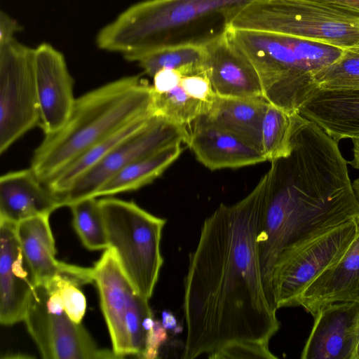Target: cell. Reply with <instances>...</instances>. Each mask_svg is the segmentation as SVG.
Returning a JSON list of instances; mask_svg holds the SVG:
<instances>
[{"mask_svg": "<svg viewBox=\"0 0 359 359\" xmlns=\"http://www.w3.org/2000/svg\"><path fill=\"white\" fill-rule=\"evenodd\" d=\"M161 324L165 329L169 330H172L177 327L175 318L172 313L168 311L163 312Z\"/></svg>", "mask_w": 359, "mask_h": 359, "instance_id": "cell-37", "label": "cell"}, {"mask_svg": "<svg viewBox=\"0 0 359 359\" xmlns=\"http://www.w3.org/2000/svg\"><path fill=\"white\" fill-rule=\"evenodd\" d=\"M332 5L359 14V0H309Z\"/></svg>", "mask_w": 359, "mask_h": 359, "instance_id": "cell-36", "label": "cell"}, {"mask_svg": "<svg viewBox=\"0 0 359 359\" xmlns=\"http://www.w3.org/2000/svg\"><path fill=\"white\" fill-rule=\"evenodd\" d=\"M302 359H354L359 339V302H337L314 316Z\"/></svg>", "mask_w": 359, "mask_h": 359, "instance_id": "cell-16", "label": "cell"}, {"mask_svg": "<svg viewBox=\"0 0 359 359\" xmlns=\"http://www.w3.org/2000/svg\"><path fill=\"white\" fill-rule=\"evenodd\" d=\"M209 358H277L269 349V343L258 341H235L209 354Z\"/></svg>", "mask_w": 359, "mask_h": 359, "instance_id": "cell-31", "label": "cell"}, {"mask_svg": "<svg viewBox=\"0 0 359 359\" xmlns=\"http://www.w3.org/2000/svg\"><path fill=\"white\" fill-rule=\"evenodd\" d=\"M182 151V143H177L135 161L111 177L96 197L112 196L142 188L160 177Z\"/></svg>", "mask_w": 359, "mask_h": 359, "instance_id": "cell-23", "label": "cell"}, {"mask_svg": "<svg viewBox=\"0 0 359 359\" xmlns=\"http://www.w3.org/2000/svg\"><path fill=\"white\" fill-rule=\"evenodd\" d=\"M292 114L269 103L261 129L262 151L266 161L288 155L291 150Z\"/></svg>", "mask_w": 359, "mask_h": 359, "instance_id": "cell-27", "label": "cell"}, {"mask_svg": "<svg viewBox=\"0 0 359 359\" xmlns=\"http://www.w3.org/2000/svg\"><path fill=\"white\" fill-rule=\"evenodd\" d=\"M210 106L189 96L180 84L167 92H152L154 114L183 126L208 114Z\"/></svg>", "mask_w": 359, "mask_h": 359, "instance_id": "cell-26", "label": "cell"}, {"mask_svg": "<svg viewBox=\"0 0 359 359\" xmlns=\"http://www.w3.org/2000/svg\"><path fill=\"white\" fill-rule=\"evenodd\" d=\"M354 359H359V339H358V341L357 344L355 355H354Z\"/></svg>", "mask_w": 359, "mask_h": 359, "instance_id": "cell-40", "label": "cell"}, {"mask_svg": "<svg viewBox=\"0 0 359 359\" xmlns=\"http://www.w3.org/2000/svg\"><path fill=\"white\" fill-rule=\"evenodd\" d=\"M93 276L113 351L119 358H143L154 323L149 299L135 288L111 248L104 250L93 267Z\"/></svg>", "mask_w": 359, "mask_h": 359, "instance_id": "cell-8", "label": "cell"}, {"mask_svg": "<svg viewBox=\"0 0 359 359\" xmlns=\"http://www.w3.org/2000/svg\"><path fill=\"white\" fill-rule=\"evenodd\" d=\"M227 27L273 32L359 49V14L309 0H252Z\"/></svg>", "mask_w": 359, "mask_h": 359, "instance_id": "cell-6", "label": "cell"}, {"mask_svg": "<svg viewBox=\"0 0 359 359\" xmlns=\"http://www.w3.org/2000/svg\"><path fill=\"white\" fill-rule=\"evenodd\" d=\"M359 230V217L284 250L273 269L269 301L276 309L298 306L306 287L339 260Z\"/></svg>", "mask_w": 359, "mask_h": 359, "instance_id": "cell-9", "label": "cell"}, {"mask_svg": "<svg viewBox=\"0 0 359 359\" xmlns=\"http://www.w3.org/2000/svg\"><path fill=\"white\" fill-rule=\"evenodd\" d=\"M35 48L15 39L0 46V154L40 125Z\"/></svg>", "mask_w": 359, "mask_h": 359, "instance_id": "cell-10", "label": "cell"}, {"mask_svg": "<svg viewBox=\"0 0 359 359\" xmlns=\"http://www.w3.org/2000/svg\"><path fill=\"white\" fill-rule=\"evenodd\" d=\"M99 203L109 248L137 291L149 299L163 262L160 245L166 220L133 201L107 196Z\"/></svg>", "mask_w": 359, "mask_h": 359, "instance_id": "cell-7", "label": "cell"}, {"mask_svg": "<svg viewBox=\"0 0 359 359\" xmlns=\"http://www.w3.org/2000/svg\"><path fill=\"white\" fill-rule=\"evenodd\" d=\"M50 215H39L16 224V233L32 269L37 285H45L57 276L78 286L94 283L93 268L60 262L55 258V240L51 231Z\"/></svg>", "mask_w": 359, "mask_h": 359, "instance_id": "cell-17", "label": "cell"}, {"mask_svg": "<svg viewBox=\"0 0 359 359\" xmlns=\"http://www.w3.org/2000/svg\"><path fill=\"white\" fill-rule=\"evenodd\" d=\"M204 44L206 74L217 95L264 97L261 81L255 68L230 39L226 29Z\"/></svg>", "mask_w": 359, "mask_h": 359, "instance_id": "cell-15", "label": "cell"}, {"mask_svg": "<svg viewBox=\"0 0 359 359\" xmlns=\"http://www.w3.org/2000/svg\"><path fill=\"white\" fill-rule=\"evenodd\" d=\"M299 114L337 142L343 139H359V90L318 89Z\"/></svg>", "mask_w": 359, "mask_h": 359, "instance_id": "cell-21", "label": "cell"}, {"mask_svg": "<svg viewBox=\"0 0 359 359\" xmlns=\"http://www.w3.org/2000/svg\"><path fill=\"white\" fill-rule=\"evenodd\" d=\"M126 60L136 62L151 77L163 69L177 70L182 77L207 75L205 48L201 42L162 46L130 57Z\"/></svg>", "mask_w": 359, "mask_h": 359, "instance_id": "cell-24", "label": "cell"}, {"mask_svg": "<svg viewBox=\"0 0 359 359\" xmlns=\"http://www.w3.org/2000/svg\"><path fill=\"white\" fill-rule=\"evenodd\" d=\"M226 31L255 68L264 98L290 114H299L318 89L316 74L343 53L328 44L284 34L229 27Z\"/></svg>", "mask_w": 359, "mask_h": 359, "instance_id": "cell-4", "label": "cell"}, {"mask_svg": "<svg viewBox=\"0 0 359 359\" xmlns=\"http://www.w3.org/2000/svg\"><path fill=\"white\" fill-rule=\"evenodd\" d=\"M21 29L22 27L16 20L1 11L0 13V46L5 45L15 39V34Z\"/></svg>", "mask_w": 359, "mask_h": 359, "instance_id": "cell-35", "label": "cell"}, {"mask_svg": "<svg viewBox=\"0 0 359 359\" xmlns=\"http://www.w3.org/2000/svg\"><path fill=\"white\" fill-rule=\"evenodd\" d=\"M352 302H359V230L341 257L303 292L298 306L314 317L327 304Z\"/></svg>", "mask_w": 359, "mask_h": 359, "instance_id": "cell-20", "label": "cell"}, {"mask_svg": "<svg viewBox=\"0 0 359 359\" xmlns=\"http://www.w3.org/2000/svg\"><path fill=\"white\" fill-rule=\"evenodd\" d=\"M73 225L81 242L90 250L109 248L106 229L99 200L86 198L72 203Z\"/></svg>", "mask_w": 359, "mask_h": 359, "instance_id": "cell-28", "label": "cell"}, {"mask_svg": "<svg viewBox=\"0 0 359 359\" xmlns=\"http://www.w3.org/2000/svg\"><path fill=\"white\" fill-rule=\"evenodd\" d=\"M45 359L119 358L113 350L100 348L81 323L66 313L57 290L37 285L24 320Z\"/></svg>", "mask_w": 359, "mask_h": 359, "instance_id": "cell-11", "label": "cell"}, {"mask_svg": "<svg viewBox=\"0 0 359 359\" xmlns=\"http://www.w3.org/2000/svg\"><path fill=\"white\" fill-rule=\"evenodd\" d=\"M187 136V126L154 115L145 126L118 143L61 195L64 206L69 207L83 198H97L102 187L121 169L165 147L184 142Z\"/></svg>", "mask_w": 359, "mask_h": 359, "instance_id": "cell-12", "label": "cell"}, {"mask_svg": "<svg viewBox=\"0 0 359 359\" xmlns=\"http://www.w3.org/2000/svg\"><path fill=\"white\" fill-rule=\"evenodd\" d=\"M154 116L152 114L136 119L91 146L46 184L61 196L80 176L99 163L118 143L145 126Z\"/></svg>", "mask_w": 359, "mask_h": 359, "instance_id": "cell-25", "label": "cell"}, {"mask_svg": "<svg viewBox=\"0 0 359 359\" xmlns=\"http://www.w3.org/2000/svg\"><path fill=\"white\" fill-rule=\"evenodd\" d=\"M16 224L0 220V322L4 325L24 320L37 285L19 242Z\"/></svg>", "mask_w": 359, "mask_h": 359, "instance_id": "cell-14", "label": "cell"}, {"mask_svg": "<svg viewBox=\"0 0 359 359\" xmlns=\"http://www.w3.org/2000/svg\"><path fill=\"white\" fill-rule=\"evenodd\" d=\"M43 285L59 292L67 316L73 321L81 323L86 312V301L79 286L60 276H55Z\"/></svg>", "mask_w": 359, "mask_h": 359, "instance_id": "cell-30", "label": "cell"}, {"mask_svg": "<svg viewBox=\"0 0 359 359\" xmlns=\"http://www.w3.org/2000/svg\"><path fill=\"white\" fill-rule=\"evenodd\" d=\"M34 48L39 126L48 135L60 130L72 111L76 100L74 79L60 51L48 43Z\"/></svg>", "mask_w": 359, "mask_h": 359, "instance_id": "cell-13", "label": "cell"}, {"mask_svg": "<svg viewBox=\"0 0 359 359\" xmlns=\"http://www.w3.org/2000/svg\"><path fill=\"white\" fill-rule=\"evenodd\" d=\"M180 86L189 96L209 104H212L216 97L207 75L183 76Z\"/></svg>", "mask_w": 359, "mask_h": 359, "instance_id": "cell-32", "label": "cell"}, {"mask_svg": "<svg viewBox=\"0 0 359 359\" xmlns=\"http://www.w3.org/2000/svg\"><path fill=\"white\" fill-rule=\"evenodd\" d=\"M152 92V86L133 75L76 98L65 124L55 133L44 135L34 151L30 167L46 183L91 146L133 121L154 114Z\"/></svg>", "mask_w": 359, "mask_h": 359, "instance_id": "cell-3", "label": "cell"}, {"mask_svg": "<svg viewBox=\"0 0 359 359\" xmlns=\"http://www.w3.org/2000/svg\"><path fill=\"white\" fill-rule=\"evenodd\" d=\"M318 89L359 90V49L344 50L341 56L316 75Z\"/></svg>", "mask_w": 359, "mask_h": 359, "instance_id": "cell-29", "label": "cell"}, {"mask_svg": "<svg viewBox=\"0 0 359 359\" xmlns=\"http://www.w3.org/2000/svg\"><path fill=\"white\" fill-rule=\"evenodd\" d=\"M152 78L153 90L156 93H164L178 86L182 76L177 70L163 69L157 72Z\"/></svg>", "mask_w": 359, "mask_h": 359, "instance_id": "cell-34", "label": "cell"}, {"mask_svg": "<svg viewBox=\"0 0 359 359\" xmlns=\"http://www.w3.org/2000/svg\"><path fill=\"white\" fill-rule=\"evenodd\" d=\"M268 104L264 97H224L216 95L205 116L215 126L262 151V123Z\"/></svg>", "mask_w": 359, "mask_h": 359, "instance_id": "cell-22", "label": "cell"}, {"mask_svg": "<svg viewBox=\"0 0 359 359\" xmlns=\"http://www.w3.org/2000/svg\"><path fill=\"white\" fill-rule=\"evenodd\" d=\"M353 147V158L348 163L355 169L359 170V139L352 140Z\"/></svg>", "mask_w": 359, "mask_h": 359, "instance_id": "cell-38", "label": "cell"}, {"mask_svg": "<svg viewBox=\"0 0 359 359\" xmlns=\"http://www.w3.org/2000/svg\"><path fill=\"white\" fill-rule=\"evenodd\" d=\"M352 184H353V190H354V192H355V194L356 196L357 201H358V205H359V176H358V178H356L353 181Z\"/></svg>", "mask_w": 359, "mask_h": 359, "instance_id": "cell-39", "label": "cell"}, {"mask_svg": "<svg viewBox=\"0 0 359 359\" xmlns=\"http://www.w3.org/2000/svg\"><path fill=\"white\" fill-rule=\"evenodd\" d=\"M268 182L266 172L245 198L220 204L203 224L185 278L183 358L235 341L269 343L280 327L264 286L257 243Z\"/></svg>", "mask_w": 359, "mask_h": 359, "instance_id": "cell-1", "label": "cell"}, {"mask_svg": "<svg viewBox=\"0 0 359 359\" xmlns=\"http://www.w3.org/2000/svg\"><path fill=\"white\" fill-rule=\"evenodd\" d=\"M167 337L166 329L161 323L154 320V325L148 333L143 358L154 359L157 358L160 346L166 341Z\"/></svg>", "mask_w": 359, "mask_h": 359, "instance_id": "cell-33", "label": "cell"}, {"mask_svg": "<svg viewBox=\"0 0 359 359\" xmlns=\"http://www.w3.org/2000/svg\"><path fill=\"white\" fill-rule=\"evenodd\" d=\"M64 207L62 197L43 182L31 167L0 178V220L15 224L50 214Z\"/></svg>", "mask_w": 359, "mask_h": 359, "instance_id": "cell-19", "label": "cell"}, {"mask_svg": "<svg viewBox=\"0 0 359 359\" xmlns=\"http://www.w3.org/2000/svg\"><path fill=\"white\" fill-rule=\"evenodd\" d=\"M189 125L184 143L197 160L211 170L238 168L266 161L261 151L215 126L205 115Z\"/></svg>", "mask_w": 359, "mask_h": 359, "instance_id": "cell-18", "label": "cell"}, {"mask_svg": "<svg viewBox=\"0 0 359 359\" xmlns=\"http://www.w3.org/2000/svg\"><path fill=\"white\" fill-rule=\"evenodd\" d=\"M267 172L257 243L268 298L279 255L359 217V205L338 142L311 121L294 124L290 154L271 161Z\"/></svg>", "mask_w": 359, "mask_h": 359, "instance_id": "cell-2", "label": "cell"}, {"mask_svg": "<svg viewBox=\"0 0 359 359\" xmlns=\"http://www.w3.org/2000/svg\"><path fill=\"white\" fill-rule=\"evenodd\" d=\"M251 1H142L102 27L95 43L100 49L120 53L126 60L162 46L191 42L187 34L191 39L192 32L212 22L227 26L232 16Z\"/></svg>", "mask_w": 359, "mask_h": 359, "instance_id": "cell-5", "label": "cell"}]
</instances>
